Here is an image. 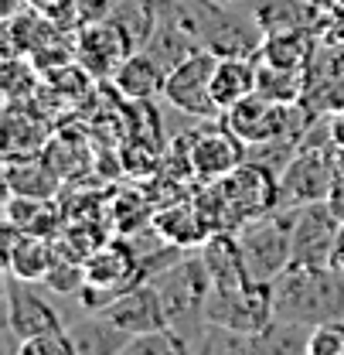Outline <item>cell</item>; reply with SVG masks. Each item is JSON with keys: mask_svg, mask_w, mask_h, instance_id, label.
<instances>
[{"mask_svg": "<svg viewBox=\"0 0 344 355\" xmlns=\"http://www.w3.org/2000/svg\"><path fill=\"white\" fill-rule=\"evenodd\" d=\"M215 51H205L198 48L194 55H188L184 62H177L171 72H168V83H164V99L177 106L181 113L188 116H201V120H218L221 110H218L215 96H212V72H215Z\"/></svg>", "mask_w": 344, "mask_h": 355, "instance_id": "obj_6", "label": "cell"}, {"mask_svg": "<svg viewBox=\"0 0 344 355\" xmlns=\"http://www.w3.org/2000/svg\"><path fill=\"white\" fill-rule=\"evenodd\" d=\"M262 62L266 65H280V69H303L307 62V42L303 35L293 28V31H276L273 38H266L262 48H259Z\"/></svg>", "mask_w": 344, "mask_h": 355, "instance_id": "obj_25", "label": "cell"}, {"mask_svg": "<svg viewBox=\"0 0 344 355\" xmlns=\"http://www.w3.org/2000/svg\"><path fill=\"white\" fill-rule=\"evenodd\" d=\"M102 314L127 335H143V331H154V328H168V311H164V301L157 294V287L150 280H140L133 284L129 291H123L120 297H113Z\"/></svg>", "mask_w": 344, "mask_h": 355, "instance_id": "obj_14", "label": "cell"}, {"mask_svg": "<svg viewBox=\"0 0 344 355\" xmlns=\"http://www.w3.org/2000/svg\"><path fill=\"white\" fill-rule=\"evenodd\" d=\"M3 311H7V331L17 342H24L31 335H42V331L62 328L58 311L35 291V284L14 277L10 270L3 273Z\"/></svg>", "mask_w": 344, "mask_h": 355, "instance_id": "obj_13", "label": "cell"}, {"mask_svg": "<svg viewBox=\"0 0 344 355\" xmlns=\"http://www.w3.org/2000/svg\"><path fill=\"white\" fill-rule=\"evenodd\" d=\"M331 266L344 270V219H341V229H338V243H334V257H331Z\"/></svg>", "mask_w": 344, "mask_h": 355, "instance_id": "obj_30", "label": "cell"}, {"mask_svg": "<svg viewBox=\"0 0 344 355\" xmlns=\"http://www.w3.org/2000/svg\"><path fill=\"white\" fill-rule=\"evenodd\" d=\"M109 17H116V21L127 28V35L133 38V44H136V51L147 48V42L154 38V31L161 28V24H157L154 0H113Z\"/></svg>", "mask_w": 344, "mask_h": 355, "instance_id": "obj_22", "label": "cell"}, {"mask_svg": "<svg viewBox=\"0 0 344 355\" xmlns=\"http://www.w3.org/2000/svg\"><path fill=\"white\" fill-rule=\"evenodd\" d=\"M3 257H7V270L21 280L42 284L48 270L58 260V246L51 236H38V232H24L7 225V243H3Z\"/></svg>", "mask_w": 344, "mask_h": 355, "instance_id": "obj_15", "label": "cell"}, {"mask_svg": "<svg viewBox=\"0 0 344 355\" xmlns=\"http://www.w3.org/2000/svg\"><path fill=\"white\" fill-rule=\"evenodd\" d=\"M133 212H143V216H150L154 219V209L147 205V198L143 195H136V191H127V195H120L116 202H113V219H116V229L120 232H133V229H140L136 219H129Z\"/></svg>", "mask_w": 344, "mask_h": 355, "instance_id": "obj_29", "label": "cell"}, {"mask_svg": "<svg viewBox=\"0 0 344 355\" xmlns=\"http://www.w3.org/2000/svg\"><path fill=\"white\" fill-rule=\"evenodd\" d=\"M150 225H154L157 236H164L168 243L181 246V250H201L205 239L212 236V225L201 219L194 202H174L164 209H154Z\"/></svg>", "mask_w": 344, "mask_h": 355, "instance_id": "obj_18", "label": "cell"}, {"mask_svg": "<svg viewBox=\"0 0 344 355\" xmlns=\"http://www.w3.org/2000/svg\"><path fill=\"white\" fill-rule=\"evenodd\" d=\"M344 184L334 164H327V150H303L280 171V209H300L310 202H327L334 188Z\"/></svg>", "mask_w": 344, "mask_h": 355, "instance_id": "obj_8", "label": "cell"}, {"mask_svg": "<svg viewBox=\"0 0 344 355\" xmlns=\"http://www.w3.org/2000/svg\"><path fill=\"white\" fill-rule=\"evenodd\" d=\"M290 123H293V103H276L266 96H246L232 110H225V127L246 140L249 147L269 144V140H290Z\"/></svg>", "mask_w": 344, "mask_h": 355, "instance_id": "obj_10", "label": "cell"}, {"mask_svg": "<svg viewBox=\"0 0 344 355\" xmlns=\"http://www.w3.org/2000/svg\"><path fill=\"white\" fill-rule=\"evenodd\" d=\"M239 236L246 270L259 284H273L287 266L293 263V209H269L262 216L246 219L239 229H232Z\"/></svg>", "mask_w": 344, "mask_h": 355, "instance_id": "obj_3", "label": "cell"}, {"mask_svg": "<svg viewBox=\"0 0 344 355\" xmlns=\"http://www.w3.org/2000/svg\"><path fill=\"white\" fill-rule=\"evenodd\" d=\"M184 352H191V342L168 324V328H154V331H143V335H129V342L123 345L120 355H184Z\"/></svg>", "mask_w": 344, "mask_h": 355, "instance_id": "obj_23", "label": "cell"}, {"mask_svg": "<svg viewBox=\"0 0 344 355\" xmlns=\"http://www.w3.org/2000/svg\"><path fill=\"white\" fill-rule=\"evenodd\" d=\"M331 144L344 147V113H338V116L331 120Z\"/></svg>", "mask_w": 344, "mask_h": 355, "instance_id": "obj_31", "label": "cell"}, {"mask_svg": "<svg viewBox=\"0 0 344 355\" xmlns=\"http://www.w3.org/2000/svg\"><path fill=\"white\" fill-rule=\"evenodd\" d=\"M17 355H79V349L69 328H55V331H42V335L17 342Z\"/></svg>", "mask_w": 344, "mask_h": 355, "instance_id": "obj_26", "label": "cell"}, {"mask_svg": "<svg viewBox=\"0 0 344 355\" xmlns=\"http://www.w3.org/2000/svg\"><path fill=\"white\" fill-rule=\"evenodd\" d=\"M150 284L157 287V294L164 301L171 328L181 331L191 342V349H194V342L208 328L205 304H208V294H212V273H208V266L201 260V253L198 257H188L184 253L168 270H161L157 277H150Z\"/></svg>", "mask_w": 344, "mask_h": 355, "instance_id": "obj_2", "label": "cell"}, {"mask_svg": "<svg viewBox=\"0 0 344 355\" xmlns=\"http://www.w3.org/2000/svg\"><path fill=\"white\" fill-rule=\"evenodd\" d=\"M307 355H344V318H331L310 328Z\"/></svg>", "mask_w": 344, "mask_h": 355, "instance_id": "obj_27", "label": "cell"}, {"mask_svg": "<svg viewBox=\"0 0 344 355\" xmlns=\"http://www.w3.org/2000/svg\"><path fill=\"white\" fill-rule=\"evenodd\" d=\"M69 335L79 352H123V345L129 342L127 331H120L102 311H89L86 321H75Z\"/></svg>", "mask_w": 344, "mask_h": 355, "instance_id": "obj_20", "label": "cell"}, {"mask_svg": "<svg viewBox=\"0 0 344 355\" xmlns=\"http://www.w3.org/2000/svg\"><path fill=\"white\" fill-rule=\"evenodd\" d=\"M136 51L133 38L116 17H96L86 21L75 35V62L86 65L96 79H113V72Z\"/></svg>", "mask_w": 344, "mask_h": 355, "instance_id": "obj_9", "label": "cell"}, {"mask_svg": "<svg viewBox=\"0 0 344 355\" xmlns=\"http://www.w3.org/2000/svg\"><path fill=\"white\" fill-rule=\"evenodd\" d=\"M273 311L280 321L307 328L344 318V270L290 263L273 280Z\"/></svg>", "mask_w": 344, "mask_h": 355, "instance_id": "obj_1", "label": "cell"}, {"mask_svg": "<svg viewBox=\"0 0 344 355\" xmlns=\"http://www.w3.org/2000/svg\"><path fill=\"white\" fill-rule=\"evenodd\" d=\"M303 89V76L300 69H280V65H259V79H256V92L266 99H276V103H297Z\"/></svg>", "mask_w": 344, "mask_h": 355, "instance_id": "obj_24", "label": "cell"}, {"mask_svg": "<svg viewBox=\"0 0 344 355\" xmlns=\"http://www.w3.org/2000/svg\"><path fill=\"white\" fill-rule=\"evenodd\" d=\"M338 229L341 216L331 209V202H310L293 209V263L331 266Z\"/></svg>", "mask_w": 344, "mask_h": 355, "instance_id": "obj_11", "label": "cell"}, {"mask_svg": "<svg viewBox=\"0 0 344 355\" xmlns=\"http://www.w3.org/2000/svg\"><path fill=\"white\" fill-rule=\"evenodd\" d=\"M218 188L225 195L228 225L232 229H239L253 216H262V212L276 209V202H280V175H273L269 168H262L259 161H249V157L232 175L221 178Z\"/></svg>", "mask_w": 344, "mask_h": 355, "instance_id": "obj_7", "label": "cell"}, {"mask_svg": "<svg viewBox=\"0 0 344 355\" xmlns=\"http://www.w3.org/2000/svg\"><path fill=\"white\" fill-rule=\"evenodd\" d=\"M58 184V175L55 168H44L42 161H28V157H14L7 161V188L14 195H31V198H51Z\"/></svg>", "mask_w": 344, "mask_h": 355, "instance_id": "obj_21", "label": "cell"}, {"mask_svg": "<svg viewBox=\"0 0 344 355\" xmlns=\"http://www.w3.org/2000/svg\"><path fill=\"white\" fill-rule=\"evenodd\" d=\"M113 89L129 99V103H143V99H157L161 92H164V83H168V69L147 51V48H140V51H133L127 62L113 72Z\"/></svg>", "mask_w": 344, "mask_h": 355, "instance_id": "obj_17", "label": "cell"}, {"mask_svg": "<svg viewBox=\"0 0 344 355\" xmlns=\"http://www.w3.org/2000/svg\"><path fill=\"white\" fill-rule=\"evenodd\" d=\"M82 273H86V280H82L79 297H82L86 311H102L113 297H120L123 291L143 280L140 253H136V246H127L123 239L102 243L96 253H89Z\"/></svg>", "mask_w": 344, "mask_h": 355, "instance_id": "obj_4", "label": "cell"}, {"mask_svg": "<svg viewBox=\"0 0 344 355\" xmlns=\"http://www.w3.org/2000/svg\"><path fill=\"white\" fill-rule=\"evenodd\" d=\"M205 318L208 324L218 328H232L239 335H262L273 321V284H259V280H246L239 287H218L212 284L208 304H205Z\"/></svg>", "mask_w": 344, "mask_h": 355, "instance_id": "obj_5", "label": "cell"}, {"mask_svg": "<svg viewBox=\"0 0 344 355\" xmlns=\"http://www.w3.org/2000/svg\"><path fill=\"white\" fill-rule=\"evenodd\" d=\"M249 144L239 140L228 127H205L188 140V171L198 181H221L239 164H246Z\"/></svg>", "mask_w": 344, "mask_h": 355, "instance_id": "obj_12", "label": "cell"}, {"mask_svg": "<svg viewBox=\"0 0 344 355\" xmlns=\"http://www.w3.org/2000/svg\"><path fill=\"white\" fill-rule=\"evenodd\" d=\"M198 253H201V260H205L208 273H212V284H218V287H239V284L253 280L249 270H246L239 236L232 229H215Z\"/></svg>", "mask_w": 344, "mask_h": 355, "instance_id": "obj_19", "label": "cell"}, {"mask_svg": "<svg viewBox=\"0 0 344 355\" xmlns=\"http://www.w3.org/2000/svg\"><path fill=\"white\" fill-rule=\"evenodd\" d=\"M35 83H38V65H35V62L28 65V58H24V62H21V58H7V69H3L7 103H17V96L28 99V92L35 89Z\"/></svg>", "mask_w": 344, "mask_h": 355, "instance_id": "obj_28", "label": "cell"}, {"mask_svg": "<svg viewBox=\"0 0 344 355\" xmlns=\"http://www.w3.org/2000/svg\"><path fill=\"white\" fill-rule=\"evenodd\" d=\"M259 69L253 58H246L242 51H221L215 58V72H212V96H215L218 110L225 116V110H232L235 103H242L246 96L256 92Z\"/></svg>", "mask_w": 344, "mask_h": 355, "instance_id": "obj_16", "label": "cell"}]
</instances>
